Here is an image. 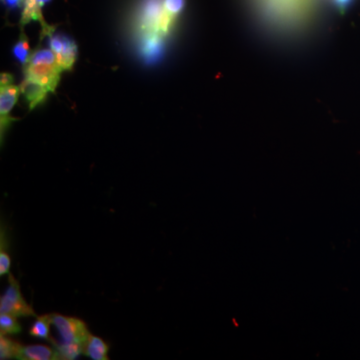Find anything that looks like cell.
Masks as SVG:
<instances>
[{"label":"cell","instance_id":"cell-1","mask_svg":"<svg viewBox=\"0 0 360 360\" xmlns=\"http://www.w3.org/2000/svg\"><path fill=\"white\" fill-rule=\"evenodd\" d=\"M25 77L46 87L49 92H56L63 70L59 68L58 59L51 49L32 51L30 60L23 66Z\"/></svg>","mask_w":360,"mask_h":360},{"label":"cell","instance_id":"cell-2","mask_svg":"<svg viewBox=\"0 0 360 360\" xmlns=\"http://www.w3.org/2000/svg\"><path fill=\"white\" fill-rule=\"evenodd\" d=\"M177 18L165 11L162 0H149L142 11V22L146 30L165 37L172 30Z\"/></svg>","mask_w":360,"mask_h":360},{"label":"cell","instance_id":"cell-3","mask_svg":"<svg viewBox=\"0 0 360 360\" xmlns=\"http://www.w3.org/2000/svg\"><path fill=\"white\" fill-rule=\"evenodd\" d=\"M0 314H11L15 317L37 316L32 305L26 302L21 293L20 284L13 274H9L8 288L0 298Z\"/></svg>","mask_w":360,"mask_h":360},{"label":"cell","instance_id":"cell-4","mask_svg":"<svg viewBox=\"0 0 360 360\" xmlns=\"http://www.w3.org/2000/svg\"><path fill=\"white\" fill-rule=\"evenodd\" d=\"M53 324L65 342L78 343L86 347L90 336L86 324L75 317L52 314Z\"/></svg>","mask_w":360,"mask_h":360},{"label":"cell","instance_id":"cell-5","mask_svg":"<svg viewBox=\"0 0 360 360\" xmlns=\"http://www.w3.org/2000/svg\"><path fill=\"white\" fill-rule=\"evenodd\" d=\"M49 37V46L58 59L61 70H71L77 60V46L73 40L65 35L51 34Z\"/></svg>","mask_w":360,"mask_h":360},{"label":"cell","instance_id":"cell-6","mask_svg":"<svg viewBox=\"0 0 360 360\" xmlns=\"http://www.w3.org/2000/svg\"><path fill=\"white\" fill-rule=\"evenodd\" d=\"M21 94L20 86L11 84L0 86V137L4 142V134L14 120L11 116V110L18 103Z\"/></svg>","mask_w":360,"mask_h":360},{"label":"cell","instance_id":"cell-7","mask_svg":"<svg viewBox=\"0 0 360 360\" xmlns=\"http://www.w3.org/2000/svg\"><path fill=\"white\" fill-rule=\"evenodd\" d=\"M20 86L21 94L25 96L26 101H27L30 111L37 108L40 104L44 103L47 94L49 92L44 85L28 77L25 78Z\"/></svg>","mask_w":360,"mask_h":360},{"label":"cell","instance_id":"cell-8","mask_svg":"<svg viewBox=\"0 0 360 360\" xmlns=\"http://www.w3.org/2000/svg\"><path fill=\"white\" fill-rule=\"evenodd\" d=\"M16 359L20 360H58L59 359L56 348L46 345H21Z\"/></svg>","mask_w":360,"mask_h":360},{"label":"cell","instance_id":"cell-9","mask_svg":"<svg viewBox=\"0 0 360 360\" xmlns=\"http://www.w3.org/2000/svg\"><path fill=\"white\" fill-rule=\"evenodd\" d=\"M51 323H53V315L52 314H45L37 317V321L30 328V335L33 338H39V340L49 341L53 345L56 340H53V338L49 335Z\"/></svg>","mask_w":360,"mask_h":360},{"label":"cell","instance_id":"cell-10","mask_svg":"<svg viewBox=\"0 0 360 360\" xmlns=\"http://www.w3.org/2000/svg\"><path fill=\"white\" fill-rule=\"evenodd\" d=\"M108 350L110 347L105 341L97 336L91 335L85 347L84 354L94 360H108L110 359Z\"/></svg>","mask_w":360,"mask_h":360},{"label":"cell","instance_id":"cell-11","mask_svg":"<svg viewBox=\"0 0 360 360\" xmlns=\"http://www.w3.org/2000/svg\"><path fill=\"white\" fill-rule=\"evenodd\" d=\"M53 347L58 352L59 359L60 360H73L77 359L80 354H84L85 347L78 343L54 342Z\"/></svg>","mask_w":360,"mask_h":360},{"label":"cell","instance_id":"cell-12","mask_svg":"<svg viewBox=\"0 0 360 360\" xmlns=\"http://www.w3.org/2000/svg\"><path fill=\"white\" fill-rule=\"evenodd\" d=\"M13 52L14 58L18 59L22 66L26 65L32 56V51H30V41H28L23 28H21L20 37H18V42L14 44Z\"/></svg>","mask_w":360,"mask_h":360},{"label":"cell","instance_id":"cell-13","mask_svg":"<svg viewBox=\"0 0 360 360\" xmlns=\"http://www.w3.org/2000/svg\"><path fill=\"white\" fill-rule=\"evenodd\" d=\"M18 317L11 314H0V336L18 335L21 333V326Z\"/></svg>","mask_w":360,"mask_h":360},{"label":"cell","instance_id":"cell-14","mask_svg":"<svg viewBox=\"0 0 360 360\" xmlns=\"http://www.w3.org/2000/svg\"><path fill=\"white\" fill-rule=\"evenodd\" d=\"M20 343L7 338L6 336H0V359H16Z\"/></svg>","mask_w":360,"mask_h":360},{"label":"cell","instance_id":"cell-15","mask_svg":"<svg viewBox=\"0 0 360 360\" xmlns=\"http://www.w3.org/2000/svg\"><path fill=\"white\" fill-rule=\"evenodd\" d=\"M7 241L6 229L1 227V233H0V276H4L8 274L11 266V259L7 253Z\"/></svg>","mask_w":360,"mask_h":360},{"label":"cell","instance_id":"cell-16","mask_svg":"<svg viewBox=\"0 0 360 360\" xmlns=\"http://www.w3.org/2000/svg\"><path fill=\"white\" fill-rule=\"evenodd\" d=\"M163 6L168 13L179 18L186 6V0H162Z\"/></svg>","mask_w":360,"mask_h":360},{"label":"cell","instance_id":"cell-17","mask_svg":"<svg viewBox=\"0 0 360 360\" xmlns=\"http://www.w3.org/2000/svg\"><path fill=\"white\" fill-rule=\"evenodd\" d=\"M11 84H13V75H9V73H1V75H0V86Z\"/></svg>","mask_w":360,"mask_h":360},{"label":"cell","instance_id":"cell-18","mask_svg":"<svg viewBox=\"0 0 360 360\" xmlns=\"http://www.w3.org/2000/svg\"><path fill=\"white\" fill-rule=\"evenodd\" d=\"M352 0H333L335 6H338L340 11H345V9H347L348 6L352 4Z\"/></svg>","mask_w":360,"mask_h":360},{"label":"cell","instance_id":"cell-19","mask_svg":"<svg viewBox=\"0 0 360 360\" xmlns=\"http://www.w3.org/2000/svg\"><path fill=\"white\" fill-rule=\"evenodd\" d=\"M7 6L11 7V8H16V7H20L23 6L25 4V0H4Z\"/></svg>","mask_w":360,"mask_h":360},{"label":"cell","instance_id":"cell-20","mask_svg":"<svg viewBox=\"0 0 360 360\" xmlns=\"http://www.w3.org/2000/svg\"><path fill=\"white\" fill-rule=\"evenodd\" d=\"M35 1H37L40 6L44 7L45 4H49V2H51V0H35Z\"/></svg>","mask_w":360,"mask_h":360}]
</instances>
